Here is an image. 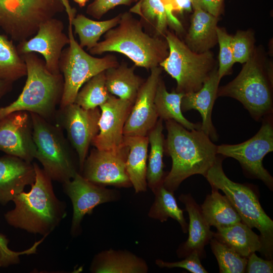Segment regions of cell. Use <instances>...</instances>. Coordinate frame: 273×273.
Returning <instances> with one entry per match:
<instances>
[{"label": "cell", "instance_id": "cell-1", "mask_svg": "<svg viewBox=\"0 0 273 273\" xmlns=\"http://www.w3.org/2000/svg\"><path fill=\"white\" fill-rule=\"evenodd\" d=\"M33 164L35 179L30 190L23 191L14 198L15 207L4 217L14 228L48 236L66 217L67 205L56 196L52 180L43 169L35 162Z\"/></svg>", "mask_w": 273, "mask_h": 273}, {"label": "cell", "instance_id": "cell-2", "mask_svg": "<svg viewBox=\"0 0 273 273\" xmlns=\"http://www.w3.org/2000/svg\"><path fill=\"white\" fill-rule=\"evenodd\" d=\"M165 127L164 152L171 158L172 167L163 185L174 192L189 177L206 176L216 160L217 146L200 128L188 130L173 120L165 121Z\"/></svg>", "mask_w": 273, "mask_h": 273}, {"label": "cell", "instance_id": "cell-3", "mask_svg": "<svg viewBox=\"0 0 273 273\" xmlns=\"http://www.w3.org/2000/svg\"><path fill=\"white\" fill-rule=\"evenodd\" d=\"M93 55L106 52L122 54L135 66L147 70L159 66L168 55L166 40L151 36L143 30L141 21L130 12L121 13L118 24L105 33L104 39L89 50Z\"/></svg>", "mask_w": 273, "mask_h": 273}, {"label": "cell", "instance_id": "cell-4", "mask_svg": "<svg viewBox=\"0 0 273 273\" xmlns=\"http://www.w3.org/2000/svg\"><path fill=\"white\" fill-rule=\"evenodd\" d=\"M27 69V79L18 98L0 107V120L11 113H33L51 122L55 119L62 98L64 79L61 73L54 74L46 68L44 61L34 53L21 55Z\"/></svg>", "mask_w": 273, "mask_h": 273}, {"label": "cell", "instance_id": "cell-5", "mask_svg": "<svg viewBox=\"0 0 273 273\" xmlns=\"http://www.w3.org/2000/svg\"><path fill=\"white\" fill-rule=\"evenodd\" d=\"M219 155L205 177L212 188L221 190L240 215L242 222L251 229L255 228L260 233L261 253L268 259L273 254V221L265 212L258 198L250 187L231 180L224 173L222 161Z\"/></svg>", "mask_w": 273, "mask_h": 273}, {"label": "cell", "instance_id": "cell-6", "mask_svg": "<svg viewBox=\"0 0 273 273\" xmlns=\"http://www.w3.org/2000/svg\"><path fill=\"white\" fill-rule=\"evenodd\" d=\"M217 96L228 97L242 103L256 121L273 114L272 75L256 50L238 75L218 87Z\"/></svg>", "mask_w": 273, "mask_h": 273}, {"label": "cell", "instance_id": "cell-7", "mask_svg": "<svg viewBox=\"0 0 273 273\" xmlns=\"http://www.w3.org/2000/svg\"><path fill=\"white\" fill-rule=\"evenodd\" d=\"M29 113L36 147L35 159L52 181L62 184L71 180L80 173L79 164L63 129L36 114Z\"/></svg>", "mask_w": 273, "mask_h": 273}, {"label": "cell", "instance_id": "cell-8", "mask_svg": "<svg viewBox=\"0 0 273 273\" xmlns=\"http://www.w3.org/2000/svg\"><path fill=\"white\" fill-rule=\"evenodd\" d=\"M68 19L69 47L63 49L59 62L60 72L64 79L63 92L59 108L73 103L81 87L94 76L107 69L118 66L116 57L107 55L97 58L83 50L74 38L71 17L74 9L66 11Z\"/></svg>", "mask_w": 273, "mask_h": 273}, {"label": "cell", "instance_id": "cell-9", "mask_svg": "<svg viewBox=\"0 0 273 273\" xmlns=\"http://www.w3.org/2000/svg\"><path fill=\"white\" fill-rule=\"evenodd\" d=\"M164 36L169 54L159 66L176 80V92L185 94L198 91L217 68L213 53L210 50L193 52L170 31H167Z\"/></svg>", "mask_w": 273, "mask_h": 273}, {"label": "cell", "instance_id": "cell-10", "mask_svg": "<svg viewBox=\"0 0 273 273\" xmlns=\"http://www.w3.org/2000/svg\"><path fill=\"white\" fill-rule=\"evenodd\" d=\"M64 11L62 0H0V28L20 42L35 34L41 23Z\"/></svg>", "mask_w": 273, "mask_h": 273}, {"label": "cell", "instance_id": "cell-11", "mask_svg": "<svg viewBox=\"0 0 273 273\" xmlns=\"http://www.w3.org/2000/svg\"><path fill=\"white\" fill-rule=\"evenodd\" d=\"M272 114L262 119L260 129L250 139L238 144L217 146L218 155L237 160L248 176L261 180L271 191L273 177L263 167L262 161L273 151Z\"/></svg>", "mask_w": 273, "mask_h": 273}, {"label": "cell", "instance_id": "cell-12", "mask_svg": "<svg viewBox=\"0 0 273 273\" xmlns=\"http://www.w3.org/2000/svg\"><path fill=\"white\" fill-rule=\"evenodd\" d=\"M57 111L55 119L64 129L78 157L80 173L92 141L99 131L100 109H85L74 103Z\"/></svg>", "mask_w": 273, "mask_h": 273}, {"label": "cell", "instance_id": "cell-13", "mask_svg": "<svg viewBox=\"0 0 273 273\" xmlns=\"http://www.w3.org/2000/svg\"><path fill=\"white\" fill-rule=\"evenodd\" d=\"M62 188L73 206L70 234L73 237L80 235L81 223L85 215L92 214L97 206L118 201L121 197L119 192L95 184L79 172L71 180L62 184Z\"/></svg>", "mask_w": 273, "mask_h": 273}, {"label": "cell", "instance_id": "cell-14", "mask_svg": "<svg viewBox=\"0 0 273 273\" xmlns=\"http://www.w3.org/2000/svg\"><path fill=\"white\" fill-rule=\"evenodd\" d=\"M128 153L125 143L116 150L93 149L87 156L80 174L89 181L101 186L130 187L132 185L125 166Z\"/></svg>", "mask_w": 273, "mask_h": 273}, {"label": "cell", "instance_id": "cell-15", "mask_svg": "<svg viewBox=\"0 0 273 273\" xmlns=\"http://www.w3.org/2000/svg\"><path fill=\"white\" fill-rule=\"evenodd\" d=\"M63 22L55 17L41 23L35 35L19 43L16 47L19 55L37 53L44 59L47 69L59 74L60 57L63 48L69 43V38L64 32Z\"/></svg>", "mask_w": 273, "mask_h": 273}, {"label": "cell", "instance_id": "cell-16", "mask_svg": "<svg viewBox=\"0 0 273 273\" xmlns=\"http://www.w3.org/2000/svg\"><path fill=\"white\" fill-rule=\"evenodd\" d=\"M36 150L29 112H14L0 120V151L32 162Z\"/></svg>", "mask_w": 273, "mask_h": 273}, {"label": "cell", "instance_id": "cell-17", "mask_svg": "<svg viewBox=\"0 0 273 273\" xmlns=\"http://www.w3.org/2000/svg\"><path fill=\"white\" fill-rule=\"evenodd\" d=\"M162 68L159 66L150 70V74L141 85L124 124V136H147L155 125L158 116L154 99Z\"/></svg>", "mask_w": 273, "mask_h": 273}, {"label": "cell", "instance_id": "cell-18", "mask_svg": "<svg viewBox=\"0 0 273 273\" xmlns=\"http://www.w3.org/2000/svg\"><path fill=\"white\" fill-rule=\"evenodd\" d=\"M133 104L110 95L99 108V131L91 145L99 150L117 149L124 144L123 128Z\"/></svg>", "mask_w": 273, "mask_h": 273}, {"label": "cell", "instance_id": "cell-19", "mask_svg": "<svg viewBox=\"0 0 273 273\" xmlns=\"http://www.w3.org/2000/svg\"><path fill=\"white\" fill-rule=\"evenodd\" d=\"M35 179L33 163L6 154L0 157V204L7 205Z\"/></svg>", "mask_w": 273, "mask_h": 273}, {"label": "cell", "instance_id": "cell-20", "mask_svg": "<svg viewBox=\"0 0 273 273\" xmlns=\"http://www.w3.org/2000/svg\"><path fill=\"white\" fill-rule=\"evenodd\" d=\"M220 80L216 68L199 90L184 94L181 101L183 112L193 109L200 112L202 119L200 129L214 141L217 140L218 135L212 122V111Z\"/></svg>", "mask_w": 273, "mask_h": 273}, {"label": "cell", "instance_id": "cell-21", "mask_svg": "<svg viewBox=\"0 0 273 273\" xmlns=\"http://www.w3.org/2000/svg\"><path fill=\"white\" fill-rule=\"evenodd\" d=\"M184 204L189 216L187 240L180 244L176 251L179 257H185L191 252L196 251L200 258L204 253V247L213 237V232L204 219L199 206L191 194H181L178 198Z\"/></svg>", "mask_w": 273, "mask_h": 273}, {"label": "cell", "instance_id": "cell-22", "mask_svg": "<svg viewBox=\"0 0 273 273\" xmlns=\"http://www.w3.org/2000/svg\"><path fill=\"white\" fill-rule=\"evenodd\" d=\"M89 270L93 273H146L149 266L144 259L129 251L110 249L94 256Z\"/></svg>", "mask_w": 273, "mask_h": 273}, {"label": "cell", "instance_id": "cell-23", "mask_svg": "<svg viewBox=\"0 0 273 273\" xmlns=\"http://www.w3.org/2000/svg\"><path fill=\"white\" fill-rule=\"evenodd\" d=\"M218 17L200 9H194L185 43L193 52L202 53L209 51L217 42Z\"/></svg>", "mask_w": 273, "mask_h": 273}, {"label": "cell", "instance_id": "cell-24", "mask_svg": "<svg viewBox=\"0 0 273 273\" xmlns=\"http://www.w3.org/2000/svg\"><path fill=\"white\" fill-rule=\"evenodd\" d=\"M124 142L128 148L125 166L131 185L136 193L145 192L148 187V136H124Z\"/></svg>", "mask_w": 273, "mask_h": 273}, {"label": "cell", "instance_id": "cell-25", "mask_svg": "<svg viewBox=\"0 0 273 273\" xmlns=\"http://www.w3.org/2000/svg\"><path fill=\"white\" fill-rule=\"evenodd\" d=\"M135 66L125 63L105 70L106 85L109 93L133 104L145 80L134 73Z\"/></svg>", "mask_w": 273, "mask_h": 273}, {"label": "cell", "instance_id": "cell-26", "mask_svg": "<svg viewBox=\"0 0 273 273\" xmlns=\"http://www.w3.org/2000/svg\"><path fill=\"white\" fill-rule=\"evenodd\" d=\"M213 237L247 258L253 252H261L262 249L259 236L242 221L217 229Z\"/></svg>", "mask_w": 273, "mask_h": 273}, {"label": "cell", "instance_id": "cell-27", "mask_svg": "<svg viewBox=\"0 0 273 273\" xmlns=\"http://www.w3.org/2000/svg\"><path fill=\"white\" fill-rule=\"evenodd\" d=\"M218 190L212 188L211 193L207 195L200 206L203 216L209 225L218 229L242 221L228 198Z\"/></svg>", "mask_w": 273, "mask_h": 273}, {"label": "cell", "instance_id": "cell-28", "mask_svg": "<svg viewBox=\"0 0 273 273\" xmlns=\"http://www.w3.org/2000/svg\"><path fill=\"white\" fill-rule=\"evenodd\" d=\"M163 120L159 118L147 136L150 145V151L147 167L146 179L147 186L152 192L163 184L167 174L163 170L164 165L163 157L164 152V136Z\"/></svg>", "mask_w": 273, "mask_h": 273}, {"label": "cell", "instance_id": "cell-29", "mask_svg": "<svg viewBox=\"0 0 273 273\" xmlns=\"http://www.w3.org/2000/svg\"><path fill=\"white\" fill-rule=\"evenodd\" d=\"M184 94L173 91L169 93L161 78L158 83L154 103L158 117L163 120H173L188 130L200 128L201 123H194L186 119L181 109Z\"/></svg>", "mask_w": 273, "mask_h": 273}, {"label": "cell", "instance_id": "cell-30", "mask_svg": "<svg viewBox=\"0 0 273 273\" xmlns=\"http://www.w3.org/2000/svg\"><path fill=\"white\" fill-rule=\"evenodd\" d=\"M130 12L140 15L142 20L153 27L155 36L164 35L168 24L178 31L182 26L172 12L168 11L161 0H140Z\"/></svg>", "mask_w": 273, "mask_h": 273}, {"label": "cell", "instance_id": "cell-31", "mask_svg": "<svg viewBox=\"0 0 273 273\" xmlns=\"http://www.w3.org/2000/svg\"><path fill=\"white\" fill-rule=\"evenodd\" d=\"M121 15L103 21L90 19L82 14L72 16L71 23L78 36L80 46L86 47L87 51L94 48L102 35L118 24Z\"/></svg>", "mask_w": 273, "mask_h": 273}, {"label": "cell", "instance_id": "cell-32", "mask_svg": "<svg viewBox=\"0 0 273 273\" xmlns=\"http://www.w3.org/2000/svg\"><path fill=\"white\" fill-rule=\"evenodd\" d=\"M153 193L155 199L150 208L148 216L162 222L171 218L179 223L184 233H187L188 223L184 216L183 210L177 204L174 192L167 190L162 184Z\"/></svg>", "mask_w": 273, "mask_h": 273}, {"label": "cell", "instance_id": "cell-33", "mask_svg": "<svg viewBox=\"0 0 273 273\" xmlns=\"http://www.w3.org/2000/svg\"><path fill=\"white\" fill-rule=\"evenodd\" d=\"M26 66L16 47L0 34V79L12 82L26 76Z\"/></svg>", "mask_w": 273, "mask_h": 273}, {"label": "cell", "instance_id": "cell-34", "mask_svg": "<svg viewBox=\"0 0 273 273\" xmlns=\"http://www.w3.org/2000/svg\"><path fill=\"white\" fill-rule=\"evenodd\" d=\"M110 95L106 85L105 70L92 77L81 87L74 103L85 109H95L105 103Z\"/></svg>", "mask_w": 273, "mask_h": 273}, {"label": "cell", "instance_id": "cell-35", "mask_svg": "<svg viewBox=\"0 0 273 273\" xmlns=\"http://www.w3.org/2000/svg\"><path fill=\"white\" fill-rule=\"evenodd\" d=\"M217 261L220 273L245 272L247 258L236 252L225 244L213 237L209 242Z\"/></svg>", "mask_w": 273, "mask_h": 273}, {"label": "cell", "instance_id": "cell-36", "mask_svg": "<svg viewBox=\"0 0 273 273\" xmlns=\"http://www.w3.org/2000/svg\"><path fill=\"white\" fill-rule=\"evenodd\" d=\"M254 38L249 30H238L232 36V48L235 63L243 64L248 61L254 51Z\"/></svg>", "mask_w": 273, "mask_h": 273}, {"label": "cell", "instance_id": "cell-37", "mask_svg": "<svg viewBox=\"0 0 273 273\" xmlns=\"http://www.w3.org/2000/svg\"><path fill=\"white\" fill-rule=\"evenodd\" d=\"M216 34L217 42L219 46L217 73L221 80L230 72L235 63L232 48L233 36L229 35L224 30L218 26L216 28Z\"/></svg>", "mask_w": 273, "mask_h": 273}, {"label": "cell", "instance_id": "cell-38", "mask_svg": "<svg viewBox=\"0 0 273 273\" xmlns=\"http://www.w3.org/2000/svg\"><path fill=\"white\" fill-rule=\"evenodd\" d=\"M45 236L39 241L35 242L33 245L27 249L22 251H15L8 247L9 242L7 237L0 234V266L1 267H7L12 265L20 263V256L23 255L35 254L38 245L46 238Z\"/></svg>", "mask_w": 273, "mask_h": 273}, {"label": "cell", "instance_id": "cell-39", "mask_svg": "<svg viewBox=\"0 0 273 273\" xmlns=\"http://www.w3.org/2000/svg\"><path fill=\"white\" fill-rule=\"evenodd\" d=\"M200 258L198 253L193 251L181 261L167 262L161 259H156L155 263L161 268L179 267L185 268L192 273H207L208 271L201 264Z\"/></svg>", "mask_w": 273, "mask_h": 273}, {"label": "cell", "instance_id": "cell-40", "mask_svg": "<svg viewBox=\"0 0 273 273\" xmlns=\"http://www.w3.org/2000/svg\"><path fill=\"white\" fill-rule=\"evenodd\" d=\"M139 0H94L87 7L86 13L97 19H101L110 10L119 5L130 6Z\"/></svg>", "mask_w": 273, "mask_h": 273}, {"label": "cell", "instance_id": "cell-41", "mask_svg": "<svg viewBox=\"0 0 273 273\" xmlns=\"http://www.w3.org/2000/svg\"><path fill=\"white\" fill-rule=\"evenodd\" d=\"M245 272L247 273H272L273 272L272 260L262 259L253 252L247 258Z\"/></svg>", "mask_w": 273, "mask_h": 273}, {"label": "cell", "instance_id": "cell-42", "mask_svg": "<svg viewBox=\"0 0 273 273\" xmlns=\"http://www.w3.org/2000/svg\"><path fill=\"white\" fill-rule=\"evenodd\" d=\"M223 3V0H192V5L194 9L200 8L218 17L221 12Z\"/></svg>", "mask_w": 273, "mask_h": 273}, {"label": "cell", "instance_id": "cell-43", "mask_svg": "<svg viewBox=\"0 0 273 273\" xmlns=\"http://www.w3.org/2000/svg\"><path fill=\"white\" fill-rule=\"evenodd\" d=\"M166 10L173 13L174 11L182 13L191 11L192 0H161Z\"/></svg>", "mask_w": 273, "mask_h": 273}, {"label": "cell", "instance_id": "cell-44", "mask_svg": "<svg viewBox=\"0 0 273 273\" xmlns=\"http://www.w3.org/2000/svg\"><path fill=\"white\" fill-rule=\"evenodd\" d=\"M13 82L0 79V99L12 88Z\"/></svg>", "mask_w": 273, "mask_h": 273}, {"label": "cell", "instance_id": "cell-45", "mask_svg": "<svg viewBox=\"0 0 273 273\" xmlns=\"http://www.w3.org/2000/svg\"><path fill=\"white\" fill-rule=\"evenodd\" d=\"M75 3H76L80 7H84L86 5V2L88 0H73Z\"/></svg>", "mask_w": 273, "mask_h": 273}, {"label": "cell", "instance_id": "cell-46", "mask_svg": "<svg viewBox=\"0 0 273 273\" xmlns=\"http://www.w3.org/2000/svg\"><path fill=\"white\" fill-rule=\"evenodd\" d=\"M0 259H1V255H0ZM0 268H1V266H0Z\"/></svg>", "mask_w": 273, "mask_h": 273}, {"label": "cell", "instance_id": "cell-47", "mask_svg": "<svg viewBox=\"0 0 273 273\" xmlns=\"http://www.w3.org/2000/svg\"></svg>", "mask_w": 273, "mask_h": 273}]
</instances>
